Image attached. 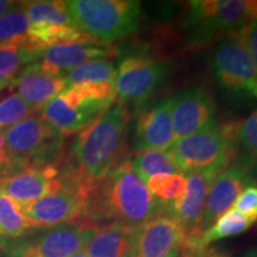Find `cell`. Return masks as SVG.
Wrapping results in <instances>:
<instances>
[{"mask_svg":"<svg viewBox=\"0 0 257 257\" xmlns=\"http://www.w3.org/2000/svg\"><path fill=\"white\" fill-rule=\"evenodd\" d=\"M63 137L37 113L4 131L5 147L16 173L29 167L59 166Z\"/></svg>","mask_w":257,"mask_h":257,"instance_id":"cell-6","label":"cell"},{"mask_svg":"<svg viewBox=\"0 0 257 257\" xmlns=\"http://www.w3.org/2000/svg\"><path fill=\"white\" fill-rule=\"evenodd\" d=\"M256 221L251 218L242 213V212L232 207L226 211L223 216L217 219L210 229H207L204 233L199 237L193 246V251L198 252L206 249L208 244L229 237L238 236V234L245 232Z\"/></svg>","mask_w":257,"mask_h":257,"instance_id":"cell-21","label":"cell"},{"mask_svg":"<svg viewBox=\"0 0 257 257\" xmlns=\"http://www.w3.org/2000/svg\"><path fill=\"white\" fill-rule=\"evenodd\" d=\"M251 182L250 170L242 161H237L221 170L208 191L200 223L201 234L210 229L218 218L230 210L238 195L251 185Z\"/></svg>","mask_w":257,"mask_h":257,"instance_id":"cell-14","label":"cell"},{"mask_svg":"<svg viewBox=\"0 0 257 257\" xmlns=\"http://www.w3.org/2000/svg\"><path fill=\"white\" fill-rule=\"evenodd\" d=\"M233 206L236 210L251 218L252 220H257V186L250 185L238 195L234 201Z\"/></svg>","mask_w":257,"mask_h":257,"instance_id":"cell-31","label":"cell"},{"mask_svg":"<svg viewBox=\"0 0 257 257\" xmlns=\"http://www.w3.org/2000/svg\"><path fill=\"white\" fill-rule=\"evenodd\" d=\"M96 229L85 221H73L17 239L0 238V253L4 257H70L83 249Z\"/></svg>","mask_w":257,"mask_h":257,"instance_id":"cell-8","label":"cell"},{"mask_svg":"<svg viewBox=\"0 0 257 257\" xmlns=\"http://www.w3.org/2000/svg\"><path fill=\"white\" fill-rule=\"evenodd\" d=\"M246 257H257V253H252V255H249V256H246Z\"/></svg>","mask_w":257,"mask_h":257,"instance_id":"cell-38","label":"cell"},{"mask_svg":"<svg viewBox=\"0 0 257 257\" xmlns=\"http://www.w3.org/2000/svg\"><path fill=\"white\" fill-rule=\"evenodd\" d=\"M63 185L59 166L29 167L16 174L0 179V191L19 205L38 200L55 193Z\"/></svg>","mask_w":257,"mask_h":257,"instance_id":"cell-16","label":"cell"},{"mask_svg":"<svg viewBox=\"0 0 257 257\" xmlns=\"http://www.w3.org/2000/svg\"><path fill=\"white\" fill-rule=\"evenodd\" d=\"M41 53L19 44H0V91L10 87L28 64L40 59Z\"/></svg>","mask_w":257,"mask_h":257,"instance_id":"cell-22","label":"cell"},{"mask_svg":"<svg viewBox=\"0 0 257 257\" xmlns=\"http://www.w3.org/2000/svg\"><path fill=\"white\" fill-rule=\"evenodd\" d=\"M17 4L18 2H12V0H0V17L15 9Z\"/></svg>","mask_w":257,"mask_h":257,"instance_id":"cell-34","label":"cell"},{"mask_svg":"<svg viewBox=\"0 0 257 257\" xmlns=\"http://www.w3.org/2000/svg\"><path fill=\"white\" fill-rule=\"evenodd\" d=\"M61 189L38 200L19 205L23 214L37 229L82 221L85 188L76 182L62 178Z\"/></svg>","mask_w":257,"mask_h":257,"instance_id":"cell-11","label":"cell"},{"mask_svg":"<svg viewBox=\"0 0 257 257\" xmlns=\"http://www.w3.org/2000/svg\"><path fill=\"white\" fill-rule=\"evenodd\" d=\"M37 113L19 96L12 93L0 100V131H6L21 121Z\"/></svg>","mask_w":257,"mask_h":257,"instance_id":"cell-30","label":"cell"},{"mask_svg":"<svg viewBox=\"0 0 257 257\" xmlns=\"http://www.w3.org/2000/svg\"><path fill=\"white\" fill-rule=\"evenodd\" d=\"M37 229L21 210L16 200L0 191V238L17 239Z\"/></svg>","mask_w":257,"mask_h":257,"instance_id":"cell-24","label":"cell"},{"mask_svg":"<svg viewBox=\"0 0 257 257\" xmlns=\"http://www.w3.org/2000/svg\"><path fill=\"white\" fill-rule=\"evenodd\" d=\"M175 141L172 98H167L140 112L135 126V152L167 150Z\"/></svg>","mask_w":257,"mask_h":257,"instance_id":"cell-17","label":"cell"},{"mask_svg":"<svg viewBox=\"0 0 257 257\" xmlns=\"http://www.w3.org/2000/svg\"><path fill=\"white\" fill-rule=\"evenodd\" d=\"M212 68L214 79L224 91L257 99V70L238 32L218 42Z\"/></svg>","mask_w":257,"mask_h":257,"instance_id":"cell-10","label":"cell"},{"mask_svg":"<svg viewBox=\"0 0 257 257\" xmlns=\"http://www.w3.org/2000/svg\"><path fill=\"white\" fill-rule=\"evenodd\" d=\"M165 211L166 202L149 191L128 159L85 187L82 221L93 226L119 223L136 229Z\"/></svg>","mask_w":257,"mask_h":257,"instance_id":"cell-1","label":"cell"},{"mask_svg":"<svg viewBox=\"0 0 257 257\" xmlns=\"http://www.w3.org/2000/svg\"><path fill=\"white\" fill-rule=\"evenodd\" d=\"M240 40H242L244 47L248 50L250 57H251L253 66L257 70V18L245 25L242 30L238 32Z\"/></svg>","mask_w":257,"mask_h":257,"instance_id":"cell-32","label":"cell"},{"mask_svg":"<svg viewBox=\"0 0 257 257\" xmlns=\"http://www.w3.org/2000/svg\"><path fill=\"white\" fill-rule=\"evenodd\" d=\"M223 169H205L189 173L187 188L181 198L166 202V210L173 214L184 229L186 234L185 249L192 250L201 236L200 223L204 214L208 191L212 182Z\"/></svg>","mask_w":257,"mask_h":257,"instance_id":"cell-13","label":"cell"},{"mask_svg":"<svg viewBox=\"0 0 257 257\" xmlns=\"http://www.w3.org/2000/svg\"><path fill=\"white\" fill-rule=\"evenodd\" d=\"M21 4L31 24L66 25V27L75 28L64 2L36 0V2H21Z\"/></svg>","mask_w":257,"mask_h":257,"instance_id":"cell-25","label":"cell"},{"mask_svg":"<svg viewBox=\"0 0 257 257\" xmlns=\"http://www.w3.org/2000/svg\"><path fill=\"white\" fill-rule=\"evenodd\" d=\"M135 229L119 223L99 226L83 246L87 257H128Z\"/></svg>","mask_w":257,"mask_h":257,"instance_id":"cell-20","label":"cell"},{"mask_svg":"<svg viewBox=\"0 0 257 257\" xmlns=\"http://www.w3.org/2000/svg\"><path fill=\"white\" fill-rule=\"evenodd\" d=\"M115 51L98 41L74 42L48 47L41 53L38 63L46 72L53 75H61L80 64L92 60L108 59Z\"/></svg>","mask_w":257,"mask_h":257,"instance_id":"cell-18","label":"cell"},{"mask_svg":"<svg viewBox=\"0 0 257 257\" xmlns=\"http://www.w3.org/2000/svg\"><path fill=\"white\" fill-rule=\"evenodd\" d=\"M130 162L134 172L144 184L155 175L182 174L168 149L137 152Z\"/></svg>","mask_w":257,"mask_h":257,"instance_id":"cell-23","label":"cell"},{"mask_svg":"<svg viewBox=\"0 0 257 257\" xmlns=\"http://www.w3.org/2000/svg\"><path fill=\"white\" fill-rule=\"evenodd\" d=\"M70 257H87V256H86V253L83 252V250H80V251L75 252L73 256H70Z\"/></svg>","mask_w":257,"mask_h":257,"instance_id":"cell-37","label":"cell"},{"mask_svg":"<svg viewBox=\"0 0 257 257\" xmlns=\"http://www.w3.org/2000/svg\"><path fill=\"white\" fill-rule=\"evenodd\" d=\"M16 174V169L5 147L4 131H0V179Z\"/></svg>","mask_w":257,"mask_h":257,"instance_id":"cell-33","label":"cell"},{"mask_svg":"<svg viewBox=\"0 0 257 257\" xmlns=\"http://www.w3.org/2000/svg\"><path fill=\"white\" fill-rule=\"evenodd\" d=\"M257 18L255 0H193L186 16L187 44L204 47L237 34Z\"/></svg>","mask_w":257,"mask_h":257,"instance_id":"cell-5","label":"cell"},{"mask_svg":"<svg viewBox=\"0 0 257 257\" xmlns=\"http://www.w3.org/2000/svg\"><path fill=\"white\" fill-rule=\"evenodd\" d=\"M236 128L233 124L219 125L214 121L197 134L176 140L168 152L182 174L225 169L234 156Z\"/></svg>","mask_w":257,"mask_h":257,"instance_id":"cell-7","label":"cell"},{"mask_svg":"<svg viewBox=\"0 0 257 257\" xmlns=\"http://www.w3.org/2000/svg\"><path fill=\"white\" fill-rule=\"evenodd\" d=\"M236 146L242 153V162L257 174V110L236 128Z\"/></svg>","mask_w":257,"mask_h":257,"instance_id":"cell-28","label":"cell"},{"mask_svg":"<svg viewBox=\"0 0 257 257\" xmlns=\"http://www.w3.org/2000/svg\"><path fill=\"white\" fill-rule=\"evenodd\" d=\"M216 106L210 93L199 87L186 88L172 96V119L175 140H180L214 123Z\"/></svg>","mask_w":257,"mask_h":257,"instance_id":"cell-15","label":"cell"},{"mask_svg":"<svg viewBox=\"0 0 257 257\" xmlns=\"http://www.w3.org/2000/svg\"><path fill=\"white\" fill-rule=\"evenodd\" d=\"M30 27L31 23L29 22L22 4L18 3L15 9L0 17V44H19L36 50L30 41Z\"/></svg>","mask_w":257,"mask_h":257,"instance_id":"cell-27","label":"cell"},{"mask_svg":"<svg viewBox=\"0 0 257 257\" xmlns=\"http://www.w3.org/2000/svg\"><path fill=\"white\" fill-rule=\"evenodd\" d=\"M185 243L184 229L166 210L135 229L128 257H176Z\"/></svg>","mask_w":257,"mask_h":257,"instance_id":"cell-12","label":"cell"},{"mask_svg":"<svg viewBox=\"0 0 257 257\" xmlns=\"http://www.w3.org/2000/svg\"><path fill=\"white\" fill-rule=\"evenodd\" d=\"M195 253H197V252H194V251H192V250H188V249L184 248V249H182V251L180 252L176 257H194Z\"/></svg>","mask_w":257,"mask_h":257,"instance_id":"cell-36","label":"cell"},{"mask_svg":"<svg viewBox=\"0 0 257 257\" xmlns=\"http://www.w3.org/2000/svg\"><path fill=\"white\" fill-rule=\"evenodd\" d=\"M146 184L149 191L161 201L172 202L185 194L187 179L184 174H161L150 178Z\"/></svg>","mask_w":257,"mask_h":257,"instance_id":"cell-29","label":"cell"},{"mask_svg":"<svg viewBox=\"0 0 257 257\" xmlns=\"http://www.w3.org/2000/svg\"><path fill=\"white\" fill-rule=\"evenodd\" d=\"M67 87L74 85L114 83L115 66L108 59H98L75 67L63 75Z\"/></svg>","mask_w":257,"mask_h":257,"instance_id":"cell-26","label":"cell"},{"mask_svg":"<svg viewBox=\"0 0 257 257\" xmlns=\"http://www.w3.org/2000/svg\"><path fill=\"white\" fill-rule=\"evenodd\" d=\"M167 75L166 63L150 54H125L115 68V99L123 105L144 104L165 83Z\"/></svg>","mask_w":257,"mask_h":257,"instance_id":"cell-9","label":"cell"},{"mask_svg":"<svg viewBox=\"0 0 257 257\" xmlns=\"http://www.w3.org/2000/svg\"><path fill=\"white\" fill-rule=\"evenodd\" d=\"M128 119L126 106L113 102L73 138L59 165L61 176L86 187L113 169L124 160Z\"/></svg>","mask_w":257,"mask_h":257,"instance_id":"cell-2","label":"cell"},{"mask_svg":"<svg viewBox=\"0 0 257 257\" xmlns=\"http://www.w3.org/2000/svg\"><path fill=\"white\" fill-rule=\"evenodd\" d=\"M10 87H15L16 93L37 112L67 88V82L63 76L49 74L35 61L18 74Z\"/></svg>","mask_w":257,"mask_h":257,"instance_id":"cell-19","label":"cell"},{"mask_svg":"<svg viewBox=\"0 0 257 257\" xmlns=\"http://www.w3.org/2000/svg\"><path fill=\"white\" fill-rule=\"evenodd\" d=\"M64 4L75 28L100 43L131 35L142 16L141 3L135 0H68Z\"/></svg>","mask_w":257,"mask_h":257,"instance_id":"cell-4","label":"cell"},{"mask_svg":"<svg viewBox=\"0 0 257 257\" xmlns=\"http://www.w3.org/2000/svg\"><path fill=\"white\" fill-rule=\"evenodd\" d=\"M194 257H226V256H224L223 253L217 251V250L214 249H204L201 250V251H198L195 253Z\"/></svg>","mask_w":257,"mask_h":257,"instance_id":"cell-35","label":"cell"},{"mask_svg":"<svg viewBox=\"0 0 257 257\" xmlns=\"http://www.w3.org/2000/svg\"><path fill=\"white\" fill-rule=\"evenodd\" d=\"M114 100L113 83L68 86L51 99L40 114L61 135L69 136L87 127Z\"/></svg>","mask_w":257,"mask_h":257,"instance_id":"cell-3","label":"cell"}]
</instances>
